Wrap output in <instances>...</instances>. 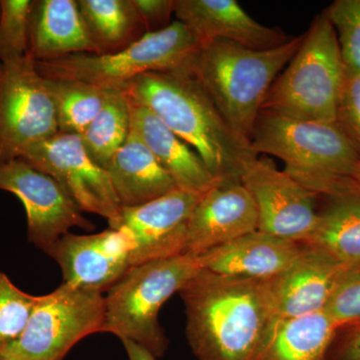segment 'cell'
I'll use <instances>...</instances> for the list:
<instances>
[{
    "instance_id": "6da1fadb",
    "label": "cell",
    "mask_w": 360,
    "mask_h": 360,
    "mask_svg": "<svg viewBox=\"0 0 360 360\" xmlns=\"http://www.w3.org/2000/svg\"><path fill=\"white\" fill-rule=\"evenodd\" d=\"M198 360H248L276 321L269 279L201 269L179 291Z\"/></svg>"
},
{
    "instance_id": "7a4b0ae2",
    "label": "cell",
    "mask_w": 360,
    "mask_h": 360,
    "mask_svg": "<svg viewBox=\"0 0 360 360\" xmlns=\"http://www.w3.org/2000/svg\"><path fill=\"white\" fill-rule=\"evenodd\" d=\"M120 90L189 144L221 184L240 182L245 161L258 155L225 122L187 66L144 73Z\"/></svg>"
},
{
    "instance_id": "3957f363",
    "label": "cell",
    "mask_w": 360,
    "mask_h": 360,
    "mask_svg": "<svg viewBox=\"0 0 360 360\" xmlns=\"http://www.w3.org/2000/svg\"><path fill=\"white\" fill-rule=\"evenodd\" d=\"M304 34L267 51L214 40L201 45L187 65L231 129L250 144L270 87L290 63Z\"/></svg>"
},
{
    "instance_id": "277c9868",
    "label": "cell",
    "mask_w": 360,
    "mask_h": 360,
    "mask_svg": "<svg viewBox=\"0 0 360 360\" xmlns=\"http://www.w3.org/2000/svg\"><path fill=\"white\" fill-rule=\"evenodd\" d=\"M250 148L257 155L283 160L286 174L324 198L360 161L335 123L295 120L266 110H260Z\"/></svg>"
},
{
    "instance_id": "5b68a950",
    "label": "cell",
    "mask_w": 360,
    "mask_h": 360,
    "mask_svg": "<svg viewBox=\"0 0 360 360\" xmlns=\"http://www.w3.org/2000/svg\"><path fill=\"white\" fill-rule=\"evenodd\" d=\"M201 269L200 257L184 253L130 267L105 296L103 333L162 356L168 340L158 319L161 307Z\"/></svg>"
},
{
    "instance_id": "8992f818",
    "label": "cell",
    "mask_w": 360,
    "mask_h": 360,
    "mask_svg": "<svg viewBox=\"0 0 360 360\" xmlns=\"http://www.w3.org/2000/svg\"><path fill=\"white\" fill-rule=\"evenodd\" d=\"M345 70L335 30L324 13H319L270 87L262 110L295 120L335 123Z\"/></svg>"
},
{
    "instance_id": "52a82bcc",
    "label": "cell",
    "mask_w": 360,
    "mask_h": 360,
    "mask_svg": "<svg viewBox=\"0 0 360 360\" xmlns=\"http://www.w3.org/2000/svg\"><path fill=\"white\" fill-rule=\"evenodd\" d=\"M201 45L186 25L175 20L165 30L146 33L115 53L73 54L34 63L39 75L47 79L72 80L106 89H122L144 73L186 68Z\"/></svg>"
},
{
    "instance_id": "ba28073f",
    "label": "cell",
    "mask_w": 360,
    "mask_h": 360,
    "mask_svg": "<svg viewBox=\"0 0 360 360\" xmlns=\"http://www.w3.org/2000/svg\"><path fill=\"white\" fill-rule=\"evenodd\" d=\"M103 292L63 283L39 296L25 330L0 352L4 360H63L80 340L103 333Z\"/></svg>"
},
{
    "instance_id": "9c48e42d",
    "label": "cell",
    "mask_w": 360,
    "mask_h": 360,
    "mask_svg": "<svg viewBox=\"0 0 360 360\" xmlns=\"http://www.w3.org/2000/svg\"><path fill=\"white\" fill-rule=\"evenodd\" d=\"M59 132L46 79L30 56L0 63V165Z\"/></svg>"
},
{
    "instance_id": "30bf717a",
    "label": "cell",
    "mask_w": 360,
    "mask_h": 360,
    "mask_svg": "<svg viewBox=\"0 0 360 360\" xmlns=\"http://www.w3.org/2000/svg\"><path fill=\"white\" fill-rule=\"evenodd\" d=\"M20 160L56 179L82 212L104 217L110 229H117L122 207L110 175L90 158L80 135L58 132L34 144Z\"/></svg>"
},
{
    "instance_id": "8fae6325",
    "label": "cell",
    "mask_w": 360,
    "mask_h": 360,
    "mask_svg": "<svg viewBox=\"0 0 360 360\" xmlns=\"http://www.w3.org/2000/svg\"><path fill=\"white\" fill-rule=\"evenodd\" d=\"M240 182L255 201L258 231L300 243L309 238L319 219L316 194L258 155L245 161Z\"/></svg>"
},
{
    "instance_id": "7c38bea8",
    "label": "cell",
    "mask_w": 360,
    "mask_h": 360,
    "mask_svg": "<svg viewBox=\"0 0 360 360\" xmlns=\"http://www.w3.org/2000/svg\"><path fill=\"white\" fill-rule=\"evenodd\" d=\"M0 189L25 206L28 240L46 252L71 227L94 229L75 201L56 179L22 160L0 165Z\"/></svg>"
},
{
    "instance_id": "4fadbf2b",
    "label": "cell",
    "mask_w": 360,
    "mask_h": 360,
    "mask_svg": "<svg viewBox=\"0 0 360 360\" xmlns=\"http://www.w3.org/2000/svg\"><path fill=\"white\" fill-rule=\"evenodd\" d=\"M202 194L176 188L144 205L122 208L115 229L129 236L131 267L184 255L187 219Z\"/></svg>"
},
{
    "instance_id": "5bb4252c",
    "label": "cell",
    "mask_w": 360,
    "mask_h": 360,
    "mask_svg": "<svg viewBox=\"0 0 360 360\" xmlns=\"http://www.w3.org/2000/svg\"><path fill=\"white\" fill-rule=\"evenodd\" d=\"M130 252L129 236L110 227L87 236L68 232L45 253L58 262L63 283L103 292L131 267Z\"/></svg>"
},
{
    "instance_id": "9a60e30c",
    "label": "cell",
    "mask_w": 360,
    "mask_h": 360,
    "mask_svg": "<svg viewBox=\"0 0 360 360\" xmlns=\"http://www.w3.org/2000/svg\"><path fill=\"white\" fill-rule=\"evenodd\" d=\"M258 231L255 201L241 182H225L201 195L186 222L184 255L207 251Z\"/></svg>"
},
{
    "instance_id": "2e32d148",
    "label": "cell",
    "mask_w": 360,
    "mask_h": 360,
    "mask_svg": "<svg viewBox=\"0 0 360 360\" xmlns=\"http://www.w3.org/2000/svg\"><path fill=\"white\" fill-rule=\"evenodd\" d=\"M303 245L295 262L278 276L269 278L276 321L323 311L347 265L321 248Z\"/></svg>"
},
{
    "instance_id": "e0dca14e",
    "label": "cell",
    "mask_w": 360,
    "mask_h": 360,
    "mask_svg": "<svg viewBox=\"0 0 360 360\" xmlns=\"http://www.w3.org/2000/svg\"><path fill=\"white\" fill-rule=\"evenodd\" d=\"M174 13L202 44L224 40L253 51H267L292 39L279 28L260 25L236 0H174Z\"/></svg>"
},
{
    "instance_id": "ac0fdd59",
    "label": "cell",
    "mask_w": 360,
    "mask_h": 360,
    "mask_svg": "<svg viewBox=\"0 0 360 360\" xmlns=\"http://www.w3.org/2000/svg\"><path fill=\"white\" fill-rule=\"evenodd\" d=\"M303 243L260 231L229 241L201 255V266L222 276L269 279L284 271L302 253Z\"/></svg>"
},
{
    "instance_id": "d6986e66",
    "label": "cell",
    "mask_w": 360,
    "mask_h": 360,
    "mask_svg": "<svg viewBox=\"0 0 360 360\" xmlns=\"http://www.w3.org/2000/svg\"><path fill=\"white\" fill-rule=\"evenodd\" d=\"M97 54L77 0H32L28 56L34 63L73 54Z\"/></svg>"
},
{
    "instance_id": "ffe728a7",
    "label": "cell",
    "mask_w": 360,
    "mask_h": 360,
    "mask_svg": "<svg viewBox=\"0 0 360 360\" xmlns=\"http://www.w3.org/2000/svg\"><path fill=\"white\" fill-rule=\"evenodd\" d=\"M132 127L182 191L205 193L217 181L198 153L172 131L158 116L130 101Z\"/></svg>"
},
{
    "instance_id": "44dd1931",
    "label": "cell",
    "mask_w": 360,
    "mask_h": 360,
    "mask_svg": "<svg viewBox=\"0 0 360 360\" xmlns=\"http://www.w3.org/2000/svg\"><path fill=\"white\" fill-rule=\"evenodd\" d=\"M104 169L122 207H134L179 188L134 127Z\"/></svg>"
},
{
    "instance_id": "7402d4cb",
    "label": "cell",
    "mask_w": 360,
    "mask_h": 360,
    "mask_svg": "<svg viewBox=\"0 0 360 360\" xmlns=\"http://www.w3.org/2000/svg\"><path fill=\"white\" fill-rule=\"evenodd\" d=\"M336 329L324 311L277 319L248 360H328Z\"/></svg>"
},
{
    "instance_id": "603a6c76",
    "label": "cell",
    "mask_w": 360,
    "mask_h": 360,
    "mask_svg": "<svg viewBox=\"0 0 360 360\" xmlns=\"http://www.w3.org/2000/svg\"><path fill=\"white\" fill-rule=\"evenodd\" d=\"M77 4L97 54L122 51L148 33L132 0H77Z\"/></svg>"
},
{
    "instance_id": "cb8c5ba5",
    "label": "cell",
    "mask_w": 360,
    "mask_h": 360,
    "mask_svg": "<svg viewBox=\"0 0 360 360\" xmlns=\"http://www.w3.org/2000/svg\"><path fill=\"white\" fill-rule=\"evenodd\" d=\"M316 225L305 245L326 251L345 264L360 262V196L326 198Z\"/></svg>"
},
{
    "instance_id": "d4e9b609",
    "label": "cell",
    "mask_w": 360,
    "mask_h": 360,
    "mask_svg": "<svg viewBox=\"0 0 360 360\" xmlns=\"http://www.w3.org/2000/svg\"><path fill=\"white\" fill-rule=\"evenodd\" d=\"M131 127L129 96L122 90L108 89L103 108L80 137L90 158L105 168L127 141Z\"/></svg>"
},
{
    "instance_id": "484cf974",
    "label": "cell",
    "mask_w": 360,
    "mask_h": 360,
    "mask_svg": "<svg viewBox=\"0 0 360 360\" xmlns=\"http://www.w3.org/2000/svg\"><path fill=\"white\" fill-rule=\"evenodd\" d=\"M59 132L82 135L103 108L108 89L72 80L47 79Z\"/></svg>"
},
{
    "instance_id": "4316f807",
    "label": "cell",
    "mask_w": 360,
    "mask_h": 360,
    "mask_svg": "<svg viewBox=\"0 0 360 360\" xmlns=\"http://www.w3.org/2000/svg\"><path fill=\"white\" fill-rule=\"evenodd\" d=\"M322 13L335 30L345 70L360 72V0H335Z\"/></svg>"
},
{
    "instance_id": "83f0119b",
    "label": "cell",
    "mask_w": 360,
    "mask_h": 360,
    "mask_svg": "<svg viewBox=\"0 0 360 360\" xmlns=\"http://www.w3.org/2000/svg\"><path fill=\"white\" fill-rule=\"evenodd\" d=\"M39 296L28 295L0 271V352L20 338Z\"/></svg>"
},
{
    "instance_id": "f1b7e54d",
    "label": "cell",
    "mask_w": 360,
    "mask_h": 360,
    "mask_svg": "<svg viewBox=\"0 0 360 360\" xmlns=\"http://www.w3.org/2000/svg\"><path fill=\"white\" fill-rule=\"evenodd\" d=\"M32 0H0V63L27 56Z\"/></svg>"
},
{
    "instance_id": "f546056e",
    "label": "cell",
    "mask_w": 360,
    "mask_h": 360,
    "mask_svg": "<svg viewBox=\"0 0 360 360\" xmlns=\"http://www.w3.org/2000/svg\"><path fill=\"white\" fill-rule=\"evenodd\" d=\"M323 311L338 328L360 321V262L345 265Z\"/></svg>"
},
{
    "instance_id": "4dcf8cb0",
    "label": "cell",
    "mask_w": 360,
    "mask_h": 360,
    "mask_svg": "<svg viewBox=\"0 0 360 360\" xmlns=\"http://www.w3.org/2000/svg\"><path fill=\"white\" fill-rule=\"evenodd\" d=\"M335 124L360 156V72L345 70Z\"/></svg>"
},
{
    "instance_id": "1f68e13d",
    "label": "cell",
    "mask_w": 360,
    "mask_h": 360,
    "mask_svg": "<svg viewBox=\"0 0 360 360\" xmlns=\"http://www.w3.org/2000/svg\"><path fill=\"white\" fill-rule=\"evenodd\" d=\"M328 360H360V321L338 326Z\"/></svg>"
},
{
    "instance_id": "d6a6232c",
    "label": "cell",
    "mask_w": 360,
    "mask_h": 360,
    "mask_svg": "<svg viewBox=\"0 0 360 360\" xmlns=\"http://www.w3.org/2000/svg\"><path fill=\"white\" fill-rule=\"evenodd\" d=\"M141 15L146 32L165 30L170 25L169 20L174 13V0H132Z\"/></svg>"
},
{
    "instance_id": "836d02e7",
    "label": "cell",
    "mask_w": 360,
    "mask_h": 360,
    "mask_svg": "<svg viewBox=\"0 0 360 360\" xmlns=\"http://www.w3.org/2000/svg\"><path fill=\"white\" fill-rule=\"evenodd\" d=\"M347 195L360 196V161L347 176L343 177L335 184L328 198L347 195Z\"/></svg>"
},
{
    "instance_id": "e575fe53",
    "label": "cell",
    "mask_w": 360,
    "mask_h": 360,
    "mask_svg": "<svg viewBox=\"0 0 360 360\" xmlns=\"http://www.w3.org/2000/svg\"><path fill=\"white\" fill-rule=\"evenodd\" d=\"M129 360H158L155 355L131 340H122Z\"/></svg>"
},
{
    "instance_id": "d590c367",
    "label": "cell",
    "mask_w": 360,
    "mask_h": 360,
    "mask_svg": "<svg viewBox=\"0 0 360 360\" xmlns=\"http://www.w3.org/2000/svg\"><path fill=\"white\" fill-rule=\"evenodd\" d=\"M0 360H4L2 359L1 355H0Z\"/></svg>"
}]
</instances>
